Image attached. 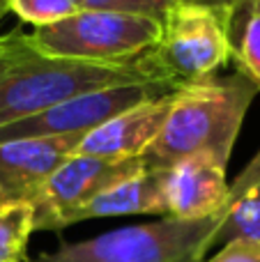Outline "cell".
I'll return each instance as SVG.
<instances>
[{
	"mask_svg": "<svg viewBox=\"0 0 260 262\" xmlns=\"http://www.w3.org/2000/svg\"><path fill=\"white\" fill-rule=\"evenodd\" d=\"M134 83L164 81L143 55L129 62H81L44 53L16 30L0 37V127L88 92Z\"/></svg>",
	"mask_w": 260,
	"mask_h": 262,
	"instance_id": "6da1fadb",
	"label": "cell"
},
{
	"mask_svg": "<svg viewBox=\"0 0 260 262\" xmlns=\"http://www.w3.org/2000/svg\"><path fill=\"white\" fill-rule=\"evenodd\" d=\"M258 92L260 88L242 72L178 90L159 136L141 157L143 166L166 170L196 152H210L228 166L244 115Z\"/></svg>",
	"mask_w": 260,
	"mask_h": 262,
	"instance_id": "7a4b0ae2",
	"label": "cell"
},
{
	"mask_svg": "<svg viewBox=\"0 0 260 262\" xmlns=\"http://www.w3.org/2000/svg\"><path fill=\"white\" fill-rule=\"evenodd\" d=\"M224 212L201 221L164 216L83 242H64L35 262H203L214 246Z\"/></svg>",
	"mask_w": 260,
	"mask_h": 262,
	"instance_id": "3957f363",
	"label": "cell"
},
{
	"mask_svg": "<svg viewBox=\"0 0 260 262\" xmlns=\"http://www.w3.org/2000/svg\"><path fill=\"white\" fill-rule=\"evenodd\" d=\"M159 23V39L143 58L152 74L175 90L212 78L233 55V21L212 7L180 3Z\"/></svg>",
	"mask_w": 260,
	"mask_h": 262,
	"instance_id": "277c9868",
	"label": "cell"
},
{
	"mask_svg": "<svg viewBox=\"0 0 260 262\" xmlns=\"http://www.w3.org/2000/svg\"><path fill=\"white\" fill-rule=\"evenodd\" d=\"M157 18L109 9H78L76 14L35 28L30 41L53 58L81 62H129L145 53L159 39Z\"/></svg>",
	"mask_w": 260,
	"mask_h": 262,
	"instance_id": "5b68a950",
	"label": "cell"
},
{
	"mask_svg": "<svg viewBox=\"0 0 260 262\" xmlns=\"http://www.w3.org/2000/svg\"><path fill=\"white\" fill-rule=\"evenodd\" d=\"M178 92L166 83H134V85H118L106 90L88 92L74 97L62 104L35 113L30 118L16 120L0 127V143L21 138H51V136H85L97 129L106 120L143 101Z\"/></svg>",
	"mask_w": 260,
	"mask_h": 262,
	"instance_id": "8992f818",
	"label": "cell"
},
{
	"mask_svg": "<svg viewBox=\"0 0 260 262\" xmlns=\"http://www.w3.org/2000/svg\"><path fill=\"white\" fill-rule=\"evenodd\" d=\"M141 159H99L72 154L44 182L39 193L30 200L35 207V230H60L69 212L81 207L115 182L143 170Z\"/></svg>",
	"mask_w": 260,
	"mask_h": 262,
	"instance_id": "52a82bcc",
	"label": "cell"
},
{
	"mask_svg": "<svg viewBox=\"0 0 260 262\" xmlns=\"http://www.w3.org/2000/svg\"><path fill=\"white\" fill-rule=\"evenodd\" d=\"M230 184L226 163L214 154L196 152L178 159L164 170L166 216L180 221H201L224 212Z\"/></svg>",
	"mask_w": 260,
	"mask_h": 262,
	"instance_id": "ba28073f",
	"label": "cell"
},
{
	"mask_svg": "<svg viewBox=\"0 0 260 262\" xmlns=\"http://www.w3.org/2000/svg\"><path fill=\"white\" fill-rule=\"evenodd\" d=\"M81 138L83 136H51L0 143V191L5 200L30 203L55 168L76 154Z\"/></svg>",
	"mask_w": 260,
	"mask_h": 262,
	"instance_id": "9c48e42d",
	"label": "cell"
},
{
	"mask_svg": "<svg viewBox=\"0 0 260 262\" xmlns=\"http://www.w3.org/2000/svg\"><path fill=\"white\" fill-rule=\"evenodd\" d=\"M173 99L175 92H170L106 120L104 124L83 136L76 154L99 159H141L159 136Z\"/></svg>",
	"mask_w": 260,
	"mask_h": 262,
	"instance_id": "30bf717a",
	"label": "cell"
},
{
	"mask_svg": "<svg viewBox=\"0 0 260 262\" xmlns=\"http://www.w3.org/2000/svg\"><path fill=\"white\" fill-rule=\"evenodd\" d=\"M129 214H161L166 216V198H164V170H143L115 182L69 212L60 223V230L67 226L90 219L104 216H129Z\"/></svg>",
	"mask_w": 260,
	"mask_h": 262,
	"instance_id": "8fae6325",
	"label": "cell"
},
{
	"mask_svg": "<svg viewBox=\"0 0 260 262\" xmlns=\"http://www.w3.org/2000/svg\"><path fill=\"white\" fill-rule=\"evenodd\" d=\"M230 239L260 242V149L230 184L214 244H226Z\"/></svg>",
	"mask_w": 260,
	"mask_h": 262,
	"instance_id": "7c38bea8",
	"label": "cell"
},
{
	"mask_svg": "<svg viewBox=\"0 0 260 262\" xmlns=\"http://www.w3.org/2000/svg\"><path fill=\"white\" fill-rule=\"evenodd\" d=\"M35 232V207L28 200L0 203V262H26L28 239Z\"/></svg>",
	"mask_w": 260,
	"mask_h": 262,
	"instance_id": "4fadbf2b",
	"label": "cell"
},
{
	"mask_svg": "<svg viewBox=\"0 0 260 262\" xmlns=\"http://www.w3.org/2000/svg\"><path fill=\"white\" fill-rule=\"evenodd\" d=\"M78 0H7V12L35 28L53 26L78 12Z\"/></svg>",
	"mask_w": 260,
	"mask_h": 262,
	"instance_id": "5bb4252c",
	"label": "cell"
},
{
	"mask_svg": "<svg viewBox=\"0 0 260 262\" xmlns=\"http://www.w3.org/2000/svg\"><path fill=\"white\" fill-rule=\"evenodd\" d=\"M233 55L244 76L260 88V12H244L240 39L233 41Z\"/></svg>",
	"mask_w": 260,
	"mask_h": 262,
	"instance_id": "9a60e30c",
	"label": "cell"
},
{
	"mask_svg": "<svg viewBox=\"0 0 260 262\" xmlns=\"http://www.w3.org/2000/svg\"><path fill=\"white\" fill-rule=\"evenodd\" d=\"M180 3H191V0H78V7L109 9V12L134 14V16H147L161 21V16Z\"/></svg>",
	"mask_w": 260,
	"mask_h": 262,
	"instance_id": "2e32d148",
	"label": "cell"
},
{
	"mask_svg": "<svg viewBox=\"0 0 260 262\" xmlns=\"http://www.w3.org/2000/svg\"><path fill=\"white\" fill-rule=\"evenodd\" d=\"M207 262H260V242L253 239H230L224 249Z\"/></svg>",
	"mask_w": 260,
	"mask_h": 262,
	"instance_id": "e0dca14e",
	"label": "cell"
},
{
	"mask_svg": "<svg viewBox=\"0 0 260 262\" xmlns=\"http://www.w3.org/2000/svg\"><path fill=\"white\" fill-rule=\"evenodd\" d=\"M191 3L205 5V7H212V9H216V12L226 14V16L233 21V30H235V21H237V16L244 9V0H191Z\"/></svg>",
	"mask_w": 260,
	"mask_h": 262,
	"instance_id": "ac0fdd59",
	"label": "cell"
},
{
	"mask_svg": "<svg viewBox=\"0 0 260 262\" xmlns=\"http://www.w3.org/2000/svg\"><path fill=\"white\" fill-rule=\"evenodd\" d=\"M244 12H260V0H244Z\"/></svg>",
	"mask_w": 260,
	"mask_h": 262,
	"instance_id": "d6986e66",
	"label": "cell"
},
{
	"mask_svg": "<svg viewBox=\"0 0 260 262\" xmlns=\"http://www.w3.org/2000/svg\"><path fill=\"white\" fill-rule=\"evenodd\" d=\"M5 12H7V0H0V18L5 16Z\"/></svg>",
	"mask_w": 260,
	"mask_h": 262,
	"instance_id": "ffe728a7",
	"label": "cell"
},
{
	"mask_svg": "<svg viewBox=\"0 0 260 262\" xmlns=\"http://www.w3.org/2000/svg\"><path fill=\"white\" fill-rule=\"evenodd\" d=\"M0 203H7V200H5V195H3V191H0Z\"/></svg>",
	"mask_w": 260,
	"mask_h": 262,
	"instance_id": "44dd1931",
	"label": "cell"
}]
</instances>
